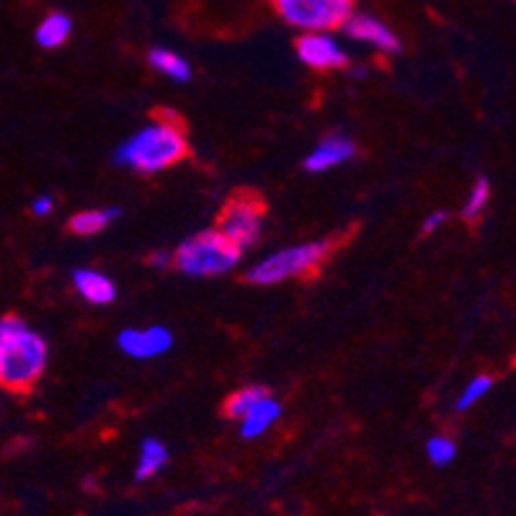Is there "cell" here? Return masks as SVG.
<instances>
[{"label":"cell","instance_id":"cell-1","mask_svg":"<svg viewBox=\"0 0 516 516\" xmlns=\"http://www.w3.org/2000/svg\"><path fill=\"white\" fill-rule=\"evenodd\" d=\"M189 155L186 140V124L179 111L155 109L153 124L142 127L140 132L124 140L114 153V163L132 168L135 173L150 176L166 168L176 166Z\"/></svg>","mask_w":516,"mask_h":516},{"label":"cell","instance_id":"cell-22","mask_svg":"<svg viewBox=\"0 0 516 516\" xmlns=\"http://www.w3.org/2000/svg\"><path fill=\"white\" fill-rule=\"evenodd\" d=\"M52 209H55V199H52L50 194H42V197H37L34 202H31V212H34L37 217L50 215Z\"/></svg>","mask_w":516,"mask_h":516},{"label":"cell","instance_id":"cell-5","mask_svg":"<svg viewBox=\"0 0 516 516\" xmlns=\"http://www.w3.org/2000/svg\"><path fill=\"white\" fill-rule=\"evenodd\" d=\"M266 217V202L264 197L253 189H238L235 194H230V199L222 204L220 215H217V225L230 243L246 251L258 243V235L264 228Z\"/></svg>","mask_w":516,"mask_h":516},{"label":"cell","instance_id":"cell-9","mask_svg":"<svg viewBox=\"0 0 516 516\" xmlns=\"http://www.w3.org/2000/svg\"><path fill=\"white\" fill-rule=\"evenodd\" d=\"M341 29L357 42L372 44L382 55H398L400 52V39L395 37V31H390L382 21L372 19L367 13H351Z\"/></svg>","mask_w":516,"mask_h":516},{"label":"cell","instance_id":"cell-8","mask_svg":"<svg viewBox=\"0 0 516 516\" xmlns=\"http://www.w3.org/2000/svg\"><path fill=\"white\" fill-rule=\"evenodd\" d=\"M119 349L132 359H155L173 346V336L163 326L124 328L117 338Z\"/></svg>","mask_w":516,"mask_h":516},{"label":"cell","instance_id":"cell-23","mask_svg":"<svg viewBox=\"0 0 516 516\" xmlns=\"http://www.w3.org/2000/svg\"><path fill=\"white\" fill-rule=\"evenodd\" d=\"M21 323H24V320H21L19 315H3V318H0V341H3L13 328H19Z\"/></svg>","mask_w":516,"mask_h":516},{"label":"cell","instance_id":"cell-21","mask_svg":"<svg viewBox=\"0 0 516 516\" xmlns=\"http://www.w3.org/2000/svg\"><path fill=\"white\" fill-rule=\"evenodd\" d=\"M444 222H447V212H431V215L424 220V225H421V235L437 233Z\"/></svg>","mask_w":516,"mask_h":516},{"label":"cell","instance_id":"cell-14","mask_svg":"<svg viewBox=\"0 0 516 516\" xmlns=\"http://www.w3.org/2000/svg\"><path fill=\"white\" fill-rule=\"evenodd\" d=\"M119 217V209L117 207H109V209H83L78 215L70 217L68 222V230L78 238H91V235H99L101 230H106L111 222Z\"/></svg>","mask_w":516,"mask_h":516},{"label":"cell","instance_id":"cell-12","mask_svg":"<svg viewBox=\"0 0 516 516\" xmlns=\"http://www.w3.org/2000/svg\"><path fill=\"white\" fill-rule=\"evenodd\" d=\"M282 413V406L271 395H264L261 400H256L251 408L246 411V416L240 418V437L243 439H256L261 437L266 429H269L274 421Z\"/></svg>","mask_w":516,"mask_h":516},{"label":"cell","instance_id":"cell-3","mask_svg":"<svg viewBox=\"0 0 516 516\" xmlns=\"http://www.w3.org/2000/svg\"><path fill=\"white\" fill-rule=\"evenodd\" d=\"M346 235H333V238L310 240V243H300V246H289L284 251L271 253L264 261H258L256 266L246 271V282L258 284V287H269V284L287 282V279H305L315 277L323 266L328 264V258L341 248Z\"/></svg>","mask_w":516,"mask_h":516},{"label":"cell","instance_id":"cell-10","mask_svg":"<svg viewBox=\"0 0 516 516\" xmlns=\"http://www.w3.org/2000/svg\"><path fill=\"white\" fill-rule=\"evenodd\" d=\"M357 155V145L349 140L346 135H328L326 140L318 142V148L305 158V171L310 173H326L331 168L341 166L346 160H351Z\"/></svg>","mask_w":516,"mask_h":516},{"label":"cell","instance_id":"cell-6","mask_svg":"<svg viewBox=\"0 0 516 516\" xmlns=\"http://www.w3.org/2000/svg\"><path fill=\"white\" fill-rule=\"evenodd\" d=\"M279 19L300 31H333L346 24L357 0H271Z\"/></svg>","mask_w":516,"mask_h":516},{"label":"cell","instance_id":"cell-13","mask_svg":"<svg viewBox=\"0 0 516 516\" xmlns=\"http://www.w3.org/2000/svg\"><path fill=\"white\" fill-rule=\"evenodd\" d=\"M70 31H73V21H70L68 13L52 11L47 13L42 21H39L37 31H34V39L42 50H57L70 39Z\"/></svg>","mask_w":516,"mask_h":516},{"label":"cell","instance_id":"cell-16","mask_svg":"<svg viewBox=\"0 0 516 516\" xmlns=\"http://www.w3.org/2000/svg\"><path fill=\"white\" fill-rule=\"evenodd\" d=\"M168 462V449L163 447V442L158 439H145L140 447V460H137L135 480H148L155 473L163 470V465Z\"/></svg>","mask_w":516,"mask_h":516},{"label":"cell","instance_id":"cell-18","mask_svg":"<svg viewBox=\"0 0 516 516\" xmlns=\"http://www.w3.org/2000/svg\"><path fill=\"white\" fill-rule=\"evenodd\" d=\"M488 199H491V181H488L486 176H480L473 184V189L467 191V199L465 204H462V217L470 222L478 220V217L483 215V209H486Z\"/></svg>","mask_w":516,"mask_h":516},{"label":"cell","instance_id":"cell-15","mask_svg":"<svg viewBox=\"0 0 516 516\" xmlns=\"http://www.w3.org/2000/svg\"><path fill=\"white\" fill-rule=\"evenodd\" d=\"M148 62L153 65L158 73H163L166 78L176 80V83H186L191 78V68L189 62L179 55V52L166 50V47H153L148 52Z\"/></svg>","mask_w":516,"mask_h":516},{"label":"cell","instance_id":"cell-17","mask_svg":"<svg viewBox=\"0 0 516 516\" xmlns=\"http://www.w3.org/2000/svg\"><path fill=\"white\" fill-rule=\"evenodd\" d=\"M264 395H269V390H266V387H261V385L240 387L238 393H233L228 400H225L222 413H225L228 418H235V421H238V418L246 416L248 408H251L256 400L264 398Z\"/></svg>","mask_w":516,"mask_h":516},{"label":"cell","instance_id":"cell-4","mask_svg":"<svg viewBox=\"0 0 516 516\" xmlns=\"http://www.w3.org/2000/svg\"><path fill=\"white\" fill-rule=\"evenodd\" d=\"M243 251L235 243H230L217 228L194 233L173 251V266L184 277H220L235 269Z\"/></svg>","mask_w":516,"mask_h":516},{"label":"cell","instance_id":"cell-20","mask_svg":"<svg viewBox=\"0 0 516 516\" xmlns=\"http://www.w3.org/2000/svg\"><path fill=\"white\" fill-rule=\"evenodd\" d=\"M426 455H429V460L434 462V465L444 467L455 460L457 447H455V442L447 437H431L429 442H426Z\"/></svg>","mask_w":516,"mask_h":516},{"label":"cell","instance_id":"cell-7","mask_svg":"<svg viewBox=\"0 0 516 516\" xmlns=\"http://www.w3.org/2000/svg\"><path fill=\"white\" fill-rule=\"evenodd\" d=\"M295 52L300 57L302 65H308L310 70L318 73H328V70H341L349 65V55H346L333 37H328L326 31H305L295 42Z\"/></svg>","mask_w":516,"mask_h":516},{"label":"cell","instance_id":"cell-24","mask_svg":"<svg viewBox=\"0 0 516 516\" xmlns=\"http://www.w3.org/2000/svg\"><path fill=\"white\" fill-rule=\"evenodd\" d=\"M148 264L150 266H158V269H168V266H173V253H168V251L150 253Z\"/></svg>","mask_w":516,"mask_h":516},{"label":"cell","instance_id":"cell-19","mask_svg":"<svg viewBox=\"0 0 516 516\" xmlns=\"http://www.w3.org/2000/svg\"><path fill=\"white\" fill-rule=\"evenodd\" d=\"M493 387V380L488 375H478V377H473V380L467 382L465 385V390H462L460 393V398H457V403H455V411H467V408H473L475 403H478L480 398H483V395L488 393V390H491Z\"/></svg>","mask_w":516,"mask_h":516},{"label":"cell","instance_id":"cell-2","mask_svg":"<svg viewBox=\"0 0 516 516\" xmlns=\"http://www.w3.org/2000/svg\"><path fill=\"white\" fill-rule=\"evenodd\" d=\"M47 341L21 323L0 341V390L29 395L47 369Z\"/></svg>","mask_w":516,"mask_h":516},{"label":"cell","instance_id":"cell-11","mask_svg":"<svg viewBox=\"0 0 516 516\" xmlns=\"http://www.w3.org/2000/svg\"><path fill=\"white\" fill-rule=\"evenodd\" d=\"M73 284L78 289V295L83 300L93 302V305H109L117 297V287L106 274L93 269H75L73 271Z\"/></svg>","mask_w":516,"mask_h":516}]
</instances>
